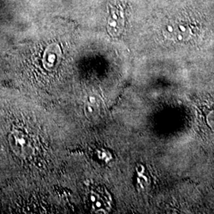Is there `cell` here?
I'll use <instances>...</instances> for the list:
<instances>
[{
  "label": "cell",
  "mask_w": 214,
  "mask_h": 214,
  "mask_svg": "<svg viewBox=\"0 0 214 214\" xmlns=\"http://www.w3.org/2000/svg\"><path fill=\"white\" fill-rule=\"evenodd\" d=\"M99 109V104L96 101L95 97H90L88 102L85 104V113L87 115H94Z\"/></svg>",
  "instance_id": "1"
}]
</instances>
